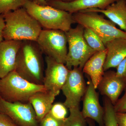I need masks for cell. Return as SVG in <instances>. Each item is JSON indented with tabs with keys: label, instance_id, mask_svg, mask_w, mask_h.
I'll return each instance as SVG.
<instances>
[{
	"label": "cell",
	"instance_id": "1f68e13d",
	"mask_svg": "<svg viewBox=\"0 0 126 126\" xmlns=\"http://www.w3.org/2000/svg\"><path fill=\"white\" fill-rule=\"evenodd\" d=\"M53 0H59L61 1H64V2H69V1H72L74 0H46V2L51 1Z\"/></svg>",
	"mask_w": 126,
	"mask_h": 126
},
{
	"label": "cell",
	"instance_id": "ffe728a7",
	"mask_svg": "<svg viewBox=\"0 0 126 126\" xmlns=\"http://www.w3.org/2000/svg\"><path fill=\"white\" fill-rule=\"evenodd\" d=\"M103 102L104 126H118L113 105L106 96H104Z\"/></svg>",
	"mask_w": 126,
	"mask_h": 126
},
{
	"label": "cell",
	"instance_id": "e0dca14e",
	"mask_svg": "<svg viewBox=\"0 0 126 126\" xmlns=\"http://www.w3.org/2000/svg\"><path fill=\"white\" fill-rule=\"evenodd\" d=\"M82 11L95 12L103 14L126 32V0H118L104 9L93 8Z\"/></svg>",
	"mask_w": 126,
	"mask_h": 126
},
{
	"label": "cell",
	"instance_id": "52a82bcc",
	"mask_svg": "<svg viewBox=\"0 0 126 126\" xmlns=\"http://www.w3.org/2000/svg\"><path fill=\"white\" fill-rule=\"evenodd\" d=\"M36 42L46 56L65 64L68 50L65 32L60 30H42Z\"/></svg>",
	"mask_w": 126,
	"mask_h": 126
},
{
	"label": "cell",
	"instance_id": "5bb4252c",
	"mask_svg": "<svg viewBox=\"0 0 126 126\" xmlns=\"http://www.w3.org/2000/svg\"><path fill=\"white\" fill-rule=\"evenodd\" d=\"M118 0H74L69 2L53 0L47 2V5L73 14L87 9H104Z\"/></svg>",
	"mask_w": 126,
	"mask_h": 126
},
{
	"label": "cell",
	"instance_id": "7c38bea8",
	"mask_svg": "<svg viewBox=\"0 0 126 126\" xmlns=\"http://www.w3.org/2000/svg\"><path fill=\"white\" fill-rule=\"evenodd\" d=\"M126 87V78L117 77L116 72L107 70L97 89L102 95L108 98L114 106Z\"/></svg>",
	"mask_w": 126,
	"mask_h": 126
},
{
	"label": "cell",
	"instance_id": "30bf717a",
	"mask_svg": "<svg viewBox=\"0 0 126 126\" xmlns=\"http://www.w3.org/2000/svg\"><path fill=\"white\" fill-rule=\"evenodd\" d=\"M46 68L43 85L46 91L58 96L67 79L69 70L65 64L46 56Z\"/></svg>",
	"mask_w": 126,
	"mask_h": 126
},
{
	"label": "cell",
	"instance_id": "8992f818",
	"mask_svg": "<svg viewBox=\"0 0 126 126\" xmlns=\"http://www.w3.org/2000/svg\"><path fill=\"white\" fill-rule=\"evenodd\" d=\"M84 29L83 26L78 24L65 32L68 47L65 65L69 70L74 67L82 69L86 62L96 52L86 42Z\"/></svg>",
	"mask_w": 126,
	"mask_h": 126
},
{
	"label": "cell",
	"instance_id": "9c48e42d",
	"mask_svg": "<svg viewBox=\"0 0 126 126\" xmlns=\"http://www.w3.org/2000/svg\"><path fill=\"white\" fill-rule=\"evenodd\" d=\"M82 69L74 67L69 70L67 79L61 90L65 96L64 103L69 109L79 107V104L86 93L87 86Z\"/></svg>",
	"mask_w": 126,
	"mask_h": 126
},
{
	"label": "cell",
	"instance_id": "9a60e30c",
	"mask_svg": "<svg viewBox=\"0 0 126 126\" xmlns=\"http://www.w3.org/2000/svg\"><path fill=\"white\" fill-rule=\"evenodd\" d=\"M107 50L104 65V72L111 68H116L126 57V38H117L105 44Z\"/></svg>",
	"mask_w": 126,
	"mask_h": 126
},
{
	"label": "cell",
	"instance_id": "cb8c5ba5",
	"mask_svg": "<svg viewBox=\"0 0 126 126\" xmlns=\"http://www.w3.org/2000/svg\"><path fill=\"white\" fill-rule=\"evenodd\" d=\"M64 121L56 119L49 112L39 122V126H63Z\"/></svg>",
	"mask_w": 126,
	"mask_h": 126
},
{
	"label": "cell",
	"instance_id": "7402d4cb",
	"mask_svg": "<svg viewBox=\"0 0 126 126\" xmlns=\"http://www.w3.org/2000/svg\"><path fill=\"white\" fill-rule=\"evenodd\" d=\"M27 0H0V14L23 7Z\"/></svg>",
	"mask_w": 126,
	"mask_h": 126
},
{
	"label": "cell",
	"instance_id": "f546056e",
	"mask_svg": "<svg viewBox=\"0 0 126 126\" xmlns=\"http://www.w3.org/2000/svg\"><path fill=\"white\" fill-rule=\"evenodd\" d=\"M29 0L41 5H47L46 0Z\"/></svg>",
	"mask_w": 126,
	"mask_h": 126
},
{
	"label": "cell",
	"instance_id": "2e32d148",
	"mask_svg": "<svg viewBox=\"0 0 126 126\" xmlns=\"http://www.w3.org/2000/svg\"><path fill=\"white\" fill-rule=\"evenodd\" d=\"M107 49L94 53L85 63L82 72L90 78L97 89L104 73V65L107 55Z\"/></svg>",
	"mask_w": 126,
	"mask_h": 126
},
{
	"label": "cell",
	"instance_id": "5b68a950",
	"mask_svg": "<svg viewBox=\"0 0 126 126\" xmlns=\"http://www.w3.org/2000/svg\"><path fill=\"white\" fill-rule=\"evenodd\" d=\"M75 23L88 28L99 36L104 45L117 38H126V32L117 28L110 20L105 19L98 13L81 11L72 14Z\"/></svg>",
	"mask_w": 126,
	"mask_h": 126
},
{
	"label": "cell",
	"instance_id": "d6986e66",
	"mask_svg": "<svg viewBox=\"0 0 126 126\" xmlns=\"http://www.w3.org/2000/svg\"><path fill=\"white\" fill-rule=\"evenodd\" d=\"M83 36L88 45L95 52H100L106 49L105 45L101 39L90 29L84 28Z\"/></svg>",
	"mask_w": 126,
	"mask_h": 126
},
{
	"label": "cell",
	"instance_id": "4dcf8cb0",
	"mask_svg": "<svg viewBox=\"0 0 126 126\" xmlns=\"http://www.w3.org/2000/svg\"><path fill=\"white\" fill-rule=\"evenodd\" d=\"M86 122H87L88 126H95L94 123L92 121V119H86Z\"/></svg>",
	"mask_w": 126,
	"mask_h": 126
},
{
	"label": "cell",
	"instance_id": "4fadbf2b",
	"mask_svg": "<svg viewBox=\"0 0 126 126\" xmlns=\"http://www.w3.org/2000/svg\"><path fill=\"white\" fill-rule=\"evenodd\" d=\"M22 41L4 40L0 43V79L15 70Z\"/></svg>",
	"mask_w": 126,
	"mask_h": 126
},
{
	"label": "cell",
	"instance_id": "44dd1931",
	"mask_svg": "<svg viewBox=\"0 0 126 126\" xmlns=\"http://www.w3.org/2000/svg\"><path fill=\"white\" fill-rule=\"evenodd\" d=\"M70 115L66 118L63 126H86V120L83 117L79 107L69 109Z\"/></svg>",
	"mask_w": 126,
	"mask_h": 126
},
{
	"label": "cell",
	"instance_id": "277c9868",
	"mask_svg": "<svg viewBox=\"0 0 126 126\" xmlns=\"http://www.w3.org/2000/svg\"><path fill=\"white\" fill-rule=\"evenodd\" d=\"M46 91L44 85L29 82L15 70L0 79V96L10 102H29L33 94L38 92Z\"/></svg>",
	"mask_w": 126,
	"mask_h": 126
},
{
	"label": "cell",
	"instance_id": "ba28073f",
	"mask_svg": "<svg viewBox=\"0 0 126 126\" xmlns=\"http://www.w3.org/2000/svg\"><path fill=\"white\" fill-rule=\"evenodd\" d=\"M0 112L18 126H39L34 110L29 102H10L0 96Z\"/></svg>",
	"mask_w": 126,
	"mask_h": 126
},
{
	"label": "cell",
	"instance_id": "8fae6325",
	"mask_svg": "<svg viewBox=\"0 0 126 126\" xmlns=\"http://www.w3.org/2000/svg\"><path fill=\"white\" fill-rule=\"evenodd\" d=\"M87 78L88 84L82 98L83 108L81 112L85 119L94 120L99 126H104V111L99 103V94L90 78L88 76Z\"/></svg>",
	"mask_w": 126,
	"mask_h": 126
},
{
	"label": "cell",
	"instance_id": "7a4b0ae2",
	"mask_svg": "<svg viewBox=\"0 0 126 126\" xmlns=\"http://www.w3.org/2000/svg\"><path fill=\"white\" fill-rule=\"evenodd\" d=\"M5 21L4 40L36 41L42 30L38 22L21 7L2 14Z\"/></svg>",
	"mask_w": 126,
	"mask_h": 126
},
{
	"label": "cell",
	"instance_id": "484cf974",
	"mask_svg": "<svg viewBox=\"0 0 126 126\" xmlns=\"http://www.w3.org/2000/svg\"><path fill=\"white\" fill-rule=\"evenodd\" d=\"M117 71L116 74L117 77L126 78V57L116 67Z\"/></svg>",
	"mask_w": 126,
	"mask_h": 126
},
{
	"label": "cell",
	"instance_id": "4316f807",
	"mask_svg": "<svg viewBox=\"0 0 126 126\" xmlns=\"http://www.w3.org/2000/svg\"><path fill=\"white\" fill-rule=\"evenodd\" d=\"M0 126H18L6 115L0 112Z\"/></svg>",
	"mask_w": 126,
	"mask_h": 126
},
{
	"label": "cell",
	"instance_id": "ac0fdd59",
	"mask_svg": "<svg viewBox=\"0 0 126 126\" xmlns=\"http://www.w3.org/2000/svg\"><path fill=\"white\" fill-rule=\"evenodd\" d=\"M56 97L46 91L38 92L30 97L29 102L34 109L39 123L49 112Z\"/></svg>",
	"mask_w": 126,
	"mask_h": 126
},
{
	"label": "cell",
	"instance_id": "603a6c76",
	"mask_svg": "<svg viewBox=\"0 0 126 126\" xmlns=\"http://www.w3.org/2000/svg\"><path fill=\"white\" fill-rule=\"evenodd\" d=\"M67 108L64 103H56L52 105L49 113L56 119L64 121L67 118Z\"/></svg>",
	"mask_w": 126,
	"mask_h": 126
},
{
	"label": "cell",
	"instance_id": "83f0119b",
	"mask_svg": "<svg viewBox=\"0 0 126 126\" xmlns=\"http://www.w3.org/2000/svg\"><path fill=\"white\" fill-rule=\"evenodd\" d=\"M118 126H126V112H116Z\"/></svg>",
	"mask_w": 126,
	"mask_h": 126
},
{
	"label": "cell",
	"instance_id": "6da1fadb",
	"mask_svg": "<svg viewBox=\"0 0 126 126\" xmlns=\"http://www.w3.org/2000/svg\"><path fill=\"white\" fill-rule=\"evenodd\" d=\"M43 54L36 41H23L14 70L29 82L43 85L45 73Z\"/></svg>",
	"mask_w": 126,
	"mask_h": 126
},
{
	"label": "cell",
	"instance_id": "d6a6232c",
	"mask_svg": "<svg viewBox=\"0 0 126 126\" xmlns=\"http://www.w3.org/2000/svg\"></svg>",
	"mask_w": 126,
	"mask_h": 126
},
{
	"label": "cell",
	"instance_id": "3957f363",
	"mask_svg": "<svg viewBox=\"0 0 126 126\" xmlns=\"http://www.w3.org/2000/svg\"><path fill=\"white\" fill-rule=\"evenodd\" d=\"M23 7L46 30L67 32L75 23L72 14L49 5H41L27 0Z\"/></svg>",
	"mask_w": 126,
	"mask_h": 126
},
{
	"label": "cell",
	"instance_id": "d4e9b609",
	"mask_svg": "<svg viewBox=\"0 0 126 126\" xmlns=\"http://www.w3.org/2000/svg\"><path fill=\"white\" fill-rule=\"evenodd\" d=\"M123 96L118 100L114 106L116 112H126V87Z\"/></svg>",
	"mask_w": 126,
	"mask_h": 126
},
{
	"label": "cell",
	"instance_id": "f1b7e54d",
	"mask_svg": "<svg viewBox=\"0 0 126 126\" xmlns=\"http://www.w3.org/2000/svg\"><path fill=\"white\" fill-rule=\"evenodd\" d=\"M5 26V21L4 16L0 14V43L4 40L3 32Z\"/></svg>",
	"mask_w": 126,
	"mask_h": 126
}]
</instances>
